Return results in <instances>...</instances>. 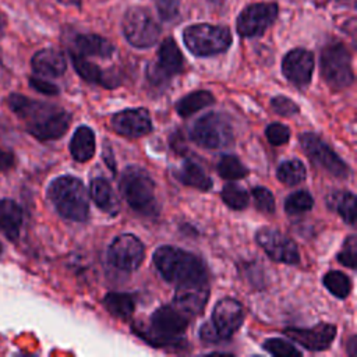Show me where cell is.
Returning a JSON list of instances; mask_svg holds the SVG:
<instances>
[{
	"label": "cell",
	"instance_id": "obj_1",
	"mask_svg": "<svg viewBox=\"0 0 357 357\" xmlns=\"http://www.w3.org/2000/svg\"><path fill=\"white\" fill-rule=\"evenodd\" d=\"M7 105L25 123L28 132L39 141L63 137L71 123V114L67 110L20 93H11Z\"/></svg>",
	"mask_w": 357,
	"mask_h": 357
},
{
	"label": "cell",
	"instance_id": "obj_2",
	"mask_svg": "<svg viewBox=\"0 0 357 357\" xmlns=\"http://www.w3.org/2000/svg\"><path fill=\"white\" fill-rule=\"evenodd\" d=\"M153 262L159 273L169 283L181 286L206 282V268L201 258L185 250L162 245L153 252Z\"/></svg>",
	"mask_w": 357,
	"mask_h": 357
},
{
	"label": "cell",
	"instance_id": "obj_3",
	"mask_svg": "<svg viewBox=\"0 0 357 357\" xmlns=\"http://www.w3.org/2000/svg\"><path fill=\"white\" fill-rule=\"evenodd\" d=\"M190 315L177 305H162L151 315L149 325H132V331L152 346H180Z\"/></svg>",
	"mask_w": 357,
	"mask_h": 357
},
{
	"label": "cell",
	"instance_id": "obj_4",
	"mask_svg": "<svg viewBox=\"0 0 357 357\" xmlns=\"http://www.w3.org/2000/svg\"><path fill=\"white\" fill-rule=\"evenodd\" d=\"M47 197L64 219L73 222H85L88 219V191L77 177L61 176L54 178L47 188Z\"/></svg>",
	"mask_w": 357,
	"mask_h": 357
},
{
	"label": "cell",
	"instance_id": "obj_5",
	"mask_svg": "<svg viewBox=\"0 0 357 357\" xmlns=\"http://www.w3.org/2000/svg\"><path fill=\"white\" fill-rule=\"evenodd\" d=\"M120 190L128 205L138 213L146 216L158 213L155 183L146 170L128 166L121 176Z\"/></svg>",
	"mask_w": 357,
	"mask_h": 357
},
{
	"label": "cell",
	"instance_id": "obj_6",
	"mask_svg": "<svg viewBox=\"0 0 357 357\" xmlns=\"http://www.w3.org/2000/svg\"><path fill=\"white\" fill-rule=\"evenodd\" d=\"M185 47L198 57H208L226 52L231 45V33L226 26L194 24L183 31Z\"/></svg>",
	"mask_w": 357,
	"mask_h": 357
},
{
	"label": "cell",
	"instance_id": "obj_7",
	"mask_svg": "<svg viewBox=\"0 0 357 357\" xmlns=\"http://www.w3.org/2000/svg\"><path fill=\"white\" fill-rule=\"evenodd\" d=\"M243 321V305L231 297L220 298L213 307L211 322L204 324L199 329V336L205 342L229 339L241 326Z\"/></svg>",
	"mask_w": 357,
	"mask_h": 357
},
{
	"label": "cell",
	"instance_id": "obj_8",
	"mask_svg": "<svg viewBox=\"0 0 357 357\" xmlns=\"http://www.w3.org/2000/svg\"><path fill=\"white\" fill-rule=\"evenodd\" d=\"M321 74L332 89H343L351 85L354 73L351 56L342 42L328 43L321 52Z\"/></svg>",
	"mask_w": 357,
	"mask_h": 357
},
{
	"label": "cell",
	"instance_id": "obj_9",
	"mask_svg": "<svg viewBox=\"0 0 357 357\" xmlns=\"http://www.w3.org/2000/svg\"><path fill=\"white\" fill-rule=\"evenodd\" d=\"M191 139L209 149L229 146L233 142V128L230 121L222 113H206L201 116L190 130Z\"/></svg>",
	"mask_w": 357,
	"mask_h": 357
},
{
	"label": "cell",
	"instance_id": "obj_10",
	"mask_svg": "<svg viewBox=\"0 0 357 357\" xmlns=\"http://www.w3.org/2000/svg\"><path fill=\"white\" fill-rule=\"evenodd\" d=\"M123 33L126 39L138 49L153 46L160 35V26L144 7H131L123 17Z\"/></svg>",
	"mask_w": 357,
	"mask_h": 357
},
{
	"label": "cell",
	"instance_id": "obj_11",
	"mask_svg": "<svg viewBox=\"0 0 357 357\" xmlns=\"http://www.w3.org/2000/svg\"><path fill=\"white\" fill-rule=\"evenodd\" d=\"M298 139L303 151L315 165L321 166L332 176L339 178H347L350 176V167L347 163H344L318 135L312 132H304Z\"/></svg>",
	"mask_w": 357,
	"mask_h": 357
},
{
	"label": "cell",
	"instance_id": "obj_12",
	"mask_svg": "<svg viewBox=\"0 0 357 357\" xmlns=\"http://www.w3.org/2000/svg\"><path fill=\"white\" fill-rule=\"evenodd\" d=\"M278 4L255 3L245 7L237 17L236 28L240 36L254 38L262 35L278 18Z\"/></svg>",
	"mask_w": 357,
	"mask_h": 357
},
{
	"label": "cell",
	"instance_id": "obj_13",
	"mask_svg": "<svg viewBox=\"0 0 357 357\" xmlns=\"http://www.w3.org/2000/svg\"><path fill=\"white\" fill-rule=\"evenodd\" d=\"M255 240L271 259L287 265L300 262L297 244L282 231L272 227H262L257 231Z\"/></svg>",
	"mask_w": 357,
	"mask_h": 357
},
{
	"label": "cell",
	"instance_id": "obj_14",
	"mask_svg": "<svg viewBox=\"0 0 357 357\" xmlns=\"http://www.w3.org/2000/svg\"><path fill=\"white\" fill-rule=\"evenodd\" d=\"M144 254L145 250L141 240L131 233H124L114 237L109 245L107 259L114 268L124 272H132L141 265Z\"/></svg>",
	"mask_w": 357,
	"mask_h": 357
},
{
	"label": "cell",
	"instance_id": "obj_15",
	"mask_svg": "<svg viewBox=\"0 0 357 357\" xmlns=\"http://www.w3.org/2000/svg\"><path fill=\"white\" fill-rule=\"evenodd\" d=\"M184 59L177 43L167 38L165 39L158 50V61L152 63L148 68V78L155 84L166 82L172 75L178 74L183 70Z\"/></svg>",
	"mask_w": 357,
	"mask_h": 357
},
{
	"label": "cell",
	"instance_id": "obj_16",
	"mask_svg": "<svg viewBox=\"0 0 357 357\" xmlns=\"http://www.w3.org/2000/svg\"><path fill=\"white\" fill-rule=\"evenodd\" d=\"M112 127L119 135L138 138L152 130L149 112L144 107L126 109L112 116Z\"/></svg>",
	"mask_w": 357,
	"mask_h": 357
},
{
	"label": "cell",
	"instance_id": "obj_17",
	"mask_svg": "<svg viewBox=\"0 0 357 357\" xmlns=\"http://www.w3.org/2000/svg\"><path fill=\"white\" fill-rule=\"evenodd\" d=\"M314 71V54L307 49L290 50L282 61V73L296 86L310 84Z\"/></svg>",
	"mask_w": 357,
	"mask_h": 357
},
{
	"label": "cell",
	"instance_id": "obj_18",
	"mask_svg": "<svg viewBox=\"0 0 357 357\" xmlns=\"http://www.w3.org/2000/svg\"><path fill=\"white\" fill-rule=\"evenodd\" d=\"M284 335L293 342L301 344L307 350L321 351L329 347L332 340L336 336V326L332 324H318L310 329L301 328H287Z\"/></svg>",
	"mask_w": 357,
	"mask_h": 357
},
{
	"label": "cell",
	"instance_id": "obj_19",
	"mask_svg": "<svg viewBox=\"0 0 357 357\" xmlns=\"http://www.w3.org/2000/svg\"><path fill=\"white\" fill-rule=\"evenodd\" d=\"M209 296L208 283H188L177 286L174 296V305L181 308L188 315L201 314L206 305Z\"/></svg>",
	"mask_w": 357,
	"mask_h": 357
},
{
	"label": "cell",
	"instance_id": "obj_20",
	"mask_svg": "<svg viewBox=\"0 0 357 357\" xmlns=\"http://www.w3.org/2000/svg\"><path fill=\"white\" fill-rule=\"evenodd\" d=\"M31 66L35 74L49 78L63 75L67 68L64 54L56 49H42L36 52L31 60Z\"/></svg>",
	"mask_w": 357,
	"mask_h": 357
},
{
	"label": "cell",
	"instance_id": "obj_21",
	"mask_svg": "<svg viewBox=\"0 0 357 357\" xmlns=\"http://www.w3.org/2000/svg\"><path fill=\"white\" fill-rule=\"evenodd\" d=\"M73 53L79 56H93L107 59L113 54L114 46L106 38L95 33H79L73 40Z\"/></svg>",
	"mask_w": 357,
	"mask_h": 357
},
{
	"label": "cell",
	"instance_id": "obj_22",
	"mask_svg": "<svg viewBox=\"0 0 357 357\" xmlns=\"http://www.w3.org/2000/svg\"><path fill=\"white\" fill-rule=\"evenodd\" d=\"M70 56H71V61H73V66H74L75 71L86 82L102 85V86H106V88H114V86L119 85V81L116 79V77L103 71L95 63H91L89 60H86V57L79 56V54L73 53V52H70Z\"/></svg>",
	"mask_w": 357,
	"mask_h": 357
},
{
	"label": "cell",
	"instance_id": "obj_23",
	"mask_svg": "<svg viewBox=\"0 0 357 357\" xmlns=\"http://www.w3.org/2000/svg\"><path fill=\"white\" fill-rule=\"evenodd\" d=\"M22 209L14 199H0V231L10 241H17L22 226Z\"/></svg>",
	"mask_w": 357,
	"mask_h": 357
},
{
	"label": "cell",
	"instance_id": "obj_24",
	"mask_svg": "<svg viewBox=\"0 0 357 357\" xmlns=\"http://www.w3.org/2000/svg\"><path fill=\"white\" fill-rule=\"evenodd\" d=\"M89 194L98 208L109 215H116L120 209V201L113 191L110 183L103 177H96L91 181Z\"/></svg>",
	"mask_w": 357,
	"mask_h": 357
},
{
	"label": "cell",
	"instance_id": "obj_25",
	"mask_svg": "<svg viewBox=\"0 0 357 357\" xmlns=\"http://www.w3.org/2000/svg\"><path fill=\"white\" fill-rule=\"evenodd\" d=\"M70 153L77 162H86L95 153V134L86 127H78L70 141Z\"/></svg>",
	"mask_w": 357,
	"mask_h": 357
},
{
	"label": "cell",
	"instance_id": "obj_26",
	"mask_svg": "<svg viewBox=\"0 0 357 357\" xmlns=\"http://www.w3.org/2000/svg\"><path fill=\"white\" fill-rule=\"evenodd\" d=\"M105 308L119 319H130L135 310V298L130 293H107L103 298Z\"/></svg>",
	"mask_w": 357,
	"mask_h": 357
},
{
	"label": "cell",
	"instance_id": "obj_27",
	"mask_svg": "<svg viewBox=\"0 0 357 357\" xmlns=\"http://www.w3.org/2000/svg\"><path fill=\"white\" fill-rule=\"evenodd\" d=\"M177 178L183 184H185L188 187L198 188L201 191L209 190L213 184L211 177L205 173V170L192 160H185L181 165L180 170L177 172Z\"/></svg>",
	"mask_w": 357,
	"mask_h": 357
},
{
	"label": "cell",
	"instance_id": "obj_28",
	"mask_svg": "<svg viewBox=\"0 0 357 357\" xmlns=\"http://www.w3.org/2000/svg\"><path fill=\"white\" fill-rule=\"evenodd\" d=\"M215 102L213 95L209 91H194L176 103V112L181 117H188L198 110L208 107Z\"/></svg>",
	"mask_w": 357,
	"mask_h": 357
},
{
	"label": "cell",
	"instance_id": "obj_29",
	"mask_svg": "<svg viewBox=\"0 0 357 357\" xmlns=\"http://www.w3.org/2000/svg\"><path fill=\"white\" fill-rule=\"evenodd\" d=\"M305 167L298 159L286 160L279 165L276 170V177L286 185H296L305 178Z\"/></svg>",
	"mask_w": 357,
	"mask_h": 357
},
{
	"label": "cell",
	"instance_id": "obj_30",
	"mask_svg": "<svg viewBox=\"0 0 357 357\" xmlns=\"http://www.w3.org/2000/svg\"><path fill=\"white\" fill-rule=\"evenodd\" d=\"M332 208L337 211L342 219L350 225H356V195L353 192H336L332 195Z\"/></svg>",
	"mask_w": 357,
	"mask_h": 357
},
{
	"label": "cell",
	"instance_id": "obj_31",
	"mask_svg": "<svg viewBox=\"0 0 357 357\" xmlns=\"http://www.w3.org/2000/svg\"><path fill=\"white\" fill-rule=\"evenodd\" d=\"M218 173L226 180H238L248 174V169L234 155H223L218 163Z\"/></svg>",
	"mask_w": 357,
	"mask_h": 357
},
{
	"label": "cell",
	"instance_id": "obj_32",
	"mask_svg": "<svg viewBox=\"0 0 357 357\" xmlns=\"http://www.w3.org/2000/svg\"><path fill=\"white\" fill-rule=\"evenodd\" d=\"M325 287L337 298H346L351 290V282L347 275L340 271H331L324 278Z\"/></svg>",
	"mask_w": 357,
	"mask_h": 357
},
{
	"label": "cell",
	"instance_id": "obj_33",
	"mask_svg": "<svg viewBox=\"0 0 357 357\" xmlns=\"http://www.w3.org/2000/svg\"><path fill=\"white\" fill-rule=\"evenodd\" d=\"M222 199L223 202L231 208V209H236V211H241L244 209L247 205H248V194L247 191L234 184V183H230V184H226L223 188H222Z\"/></svg>",
	"mask_w": 357,
	"mask_h": 357
},
{
	"label": "cell",
	"instance_id": "obj_34",
	"mask_svg": "<svg viewBox=\"0 0 357 357\" xmlns=\"http://www.w3.org/2000/svg\"><path fill=\"white\" fill-rule=\"evenodd\" d=\"M314 205V199L311 194L305 190L296 191L290 194L284 201V209L290 215H298L310 211Z\"/></svg>",
	"mask_w": 357,
	"mask_h": 357
},
{
	"label": "cell",
	"instance_id": "obj_35",
	"mask_svg": "<svg viewBox=\"0 0 357 357\" xmlns=\"http://www.w3.org/2000/svg\"><path fill=\"white\" fill-rule=\"evenodd\" d=\"M264 350H266L268 353L273 354V356H279V357H293V356H301V351L297 350L291 343L279 339V337H272L264 342L262 344Z\"/></svg>",
	"mask_w": 357,
	"mask_h": 357
},
{
	"label": "cell",
	"instance_id": "obj_36",
	"mask_svg": "<svg viewBox=\"0 0 357 357\" xmlns=\"http://www.w3.org/2000/svg\"><path fill=\"white\" fill-rule=\"evenodd\" d=\"M357 238L356 236H350L346 238L342 251L337 254V261L350 268V269H356L357 265Z\"/></svg>",
	"mask_w": 357,
	"mask_h": 357
},
{
	"label": "cell",
	"instance_id": "obj_37",
	"mask_svg": "<svg viewBox=\"0 0 357 357\" xmlns=\"http://www.w3.org/2000/svg\"><path fill=\"white\" fill-rule=\"evenodd\" d=\"M252 198H254L255 206L261 212L272 213L275 211V198H273V194L268 188H265V187L252 188Z\"/></svg>",
	"mask_w": 357,
	"mask_h": 357
},
{
	"label": "cell",
	"instance_id": "obj_38",
	"mask_svg": "<svg viewBox=\"0 0 357 357\" xmlns=\"http://www.w3.org/2000/svg\"><path fill=\"white\" fill-rule=\"evenodd\" d=\"M265 134H266L268 141L272 145H275V146L284 145L290 139V130H289V127H286L284 124H280V123L269 124L266 127V130H265Z\"/></svg>",
	"mask_w": 357,
	"mask_h": 357
},
{
	"label": "cell",
	"instance_id": "obj_39",
	"mask_svg": "<svg viewBox=\"0 0 357 357\" xmlns=\"http://www.w3.org/2000/svg\"><path fill=\"white\" fill-rule=\"evenodd\" d=\"M271 106L278 114L284 116V117H290V116H294L298 113V106L290 98L283 96V95L272 98Z\"/></svg>",
	"mask_w": 357,
	"mask_h": 357
},
{
	"label": "cell",
	"instance_id": "obj_40",
	"mask_svg": "<svg viewBox=\"0 0 357 357\" xmlns=\"http://www.w3.org/2000/svg\"><path fill=\"white\" fill-rule=\"evenodd\" d=\"M159 17L163 21H172L178 15L180 0H155Z\"/></svg>",
	"mask_w": 357,
	"mask_h": 357
},
{
	"label": "cell",
	"instance_id": "obj_41",
	"mask_svg": "<svg viewBox=\"0 0 357 357\" xmlns=\"http://www.w3.org/2000/svg\"><path fill=\"white\" fill-rule=\"evenodd\" d=\"M29 85H31L35 91H38V92H40V93H43V95L53 96V95H57V93H59V86H57V85H54V84H52L50 81H46V79H43V78H39V77H31V78H29Z\"/></svg>",
	"mask_w": 357,
	"mask_h": 357
},
{
	"label": "cell",
	"instance_id": "obj_42",
	"mask_svg": "<svg viewBox=\"0 0 357 357\" xmlns=\"http://www.w3.org/2000/svg\"><path fill=\"white\" fill-rule=\"evenodd\" d=\"M14 166V155L10 151L0 149V172H6Z\"/></svg>",
	"mask_w": 357,
	"mask_h": 357
},
{
	"label": "cell",
	"instance_id": "obj_43",
	"mask_svg": "<svg viewBox=\"0 0 357 357\" xmlns=\"http://www.w3.org/2000/svg\"><path fill=\"white\" fill-rule=\"evenodd\" d=\"M356 337L354 336H351L350 337V343H349V353H350V356H354L356 354Z\"/></svg>",
	"mask_w": 357,
	"mask_h": 357
},
{
	"label": "cell",
	"instance_id": "obj_44",
	"mask_svg": "<svg viewBox=\"0 0 357 357\" xmlns=\"http://www.w3.org/2000/svg\"><path fill=\"white\" fill-rule=\"evenodd\" d=\"M3 31H4V18H3V14L0 13V36L3 35Z\"/></svg>",
	"mask_w": 357,
	"mask_h": 357
},
{
	"label": "cell",
	"instance_id": "obj_45",
	"mask_svg": "<svg viewBox=\"0 0 357 357\" xmlns=\"http://www.w3.org/2000/svg\"><path fill=\"white\" fill-rule=\"evenodd\" d=\"M208 1H212V3H220L222 0H208Z\"/></svg>",
	"mask_w": 357,
	"mask_h": 357
},
{
	"label": "cell",
	"instance_id": "obj_46",
	"mask_svg": "<svg viewBox=\"0 0 357 357\" xmlns=\"http://www.w3.org/2000/svg\"><path fill=\"white\" fill-rule=\"evenodd\" d=\"M3 252V245H1V243H0V254Z\"/></svg>",
	"mask_w": 357,
	"mask_h": 357
}]
</instances>
